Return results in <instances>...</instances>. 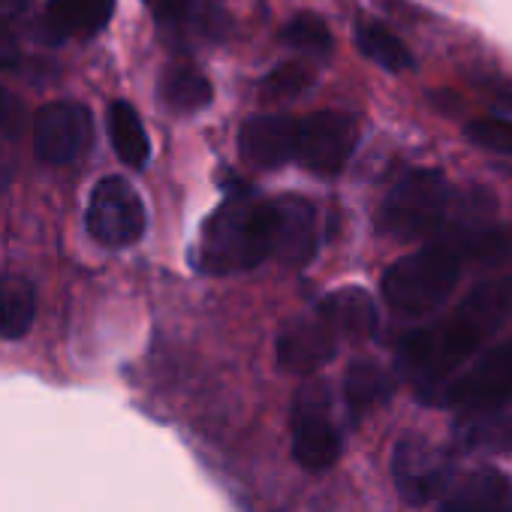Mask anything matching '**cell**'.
<instances>
[{
	"instance_id": "cell-30",
	"label": "cell",
	"mask_w": 512,
	"mask_h": 512,
	"mask_svg": "<svg viewBox=\"0 0 512 512\" xmlns=\"http://www.w3.org/2000/svg\"><path fill=\"white\" fill-rule=\"evenodd\" d=\"M148 4H151V7H157V4H160V0H148Z\"/></svg>"
},
{
	"instance_id": "cell-4",
	"label": "cell",
	"mask_w": 512,
	"mask_h": 512,
	"mask_svg": "<svg viewBox=\"0 0 512 512\" xmlns=\"http://www.w3.org/2000/svg\"><path fill=\"white\" fill-rule=\"evenodd\" d=\"M458 196L443 172L413 169L386 196L380 229L401 241H434L455 217Z\"/></svg>"
},
{
	"instance_id": "cell-6",
	"label": "cell",
	"mask_w": 512,
	"mask_h": 512,
	"mask_svg": "<svg viewBox=\"0 0 512 512\" xmlns=\"http://www.w3.org/2000/svg\"><path fill=\"white\" fill-rule=\"evenodd\" d=\"M452 470H455L452 455L419 434H404L392 449L395 488L413 506H422L431 497H437L449 485Z\"/></svg>"
},
{
	"instance_id": "cell-10",
	"label": "cell",
	"mask_w": 512,
	"mask_h": 512,
	"mask_svg": "<svg viewBox=\"0 0 512 512\" xmlns=\"http://www.w3.org/2000/svg\"><path fill=\"white\" fill-rule=\"evenodd\" d=\"M91 112L82 103L58 100L34 118V148L46 163H70L91 145Z\"/></svg>"
},
{
	"instance_id": "cell-5",
	"label": "cell",
	"mask_w": 512,
	"mask_h": 512,
	"mask_svg": "<svg viewBox=\"0 0 512 512\" xmlns=\"http://www.w3.org/2000/svg\"><path fill=\"white\" fill-rule=\"evenodd\" d=\"M293 455L311 473H323L341 458V431L329 413L323 383H308L293 401Z\"/></svg>"
},
{
	"instance_id": "cell-13",
	"label": "cell",
	"mask_w": 512,
	"mask_h": 512,
	"mask_svg": "<svg viewBox=\"0 0 512 512\" xmlns=\"http://www.w3.org/2000/svg\"><path fill=\"white\" fill-rule=\"evenodd\" d=\"M302 121L293 115H253L238 133L241 154L256 166H281L299 154Z\"/></svg>"
},
{
	"instance_id": "cell-2",
	"label": "cell",
	"mask_w": 512,
	"mask_h": 512,
	"mask_svg": "<svg viewBox=\"0 0 512 512\" xmlns=\"http://www.w3.org/2000/svg\"><path fill=\"white\" fill-rule=\"evenodd\" d=\"M266 256H272V202L229 193L205 220L193 263L208 275H229L260 266Z\"/></svg>"
},
{
	"instance_id": "cell-28",
	"label": "cell",
	"mask_w": 512,
	"mask_h": 512,
	"mask_svg": "<svg viewBox=\"0 0 512 512\" xmlns=\"http://www.w3.org/2000/svg\"><path fill=\"white\" fill-rule=\"evenodd\" d=\"M31 0H0V19H10V16H19L28 10Z\"/></svg>"
},
{
	"instance_id": "cell-15",
	"label": "cell",
	"mask_w": 512,
	"mask_h": 512,
	"mask_svg": "<svg viewBox=\"0 0 512 512\" xmlns=\"http://www.w3.org/2000/svg\"><path fill=\"white\" fill-rule=\"evenodd\" d=\"M455 440L467 452H509L512 449V398L476 410H461Z\"/></svg>"
},
{
	"instance_id": "cell-11",
	"label": "cell",
	"mask_w": 512,
	"mask_h": 512,
	"mask_svg": "<svg viewBox=\"0 0 512 512\" xmlns=\"http://www.w3.org/2000/svg\"><path fill=\"white\" fill-rule=\"evenodd\" d=\"M317 253V211L302 196L272 199V256L284 266L302 269Z\"/></svg>"
},
{
	"instance_id": "cell-3",
	"label": "cell",
	"mask_w": 512,
	"mask_h": 512,
	"mask_svg": "<svg viewBox=\"0 0 512 512\" xmlns=\"http://www.w3.org/2000/svg\"><path fill=\"white\" fill-rule=\"evenodd\" d=\"M464 256L449 241H428L422 250L401 256L383 275V299L398 317H428L458 284Z\"/></svg>"
},
{
	"instance_id": "cell-1",
	"label": "cell",
	"mask_w": 512,
	"mask_h": 512,
	"mask_svg": "<svg viewBox=\"0 0 512 512\" xmlns=\"http://www.w3.org/2000/svg\"><path fill=\"white\" fill-rule=\"evenodd\" d=\"M512 314V278L479 284L443 323L404 338L398 365L422 398L437 401L458 368Z\"/></svg>"
},
{
	"instance_id": "cell-18",
	"label": "cell",
	"mask_w": 512,
	"mask_h": 512,
	"mask_svg": "<svg viewBox=\"0 0 512 512\" xmlns=\"http://www.w3.org/2000/svg\"><path fill=\"white\" fill-rule=\"evenodd\" d=\"M320 311L332 320V326L338 329V335L365 341L374 335L377 329V308L371 302V296L359 287H347V290H335L332 296L323 299Z\"/></svg>"
},
{
	"instance_id": "cell-24",
	"label": "cell",
	"mask_w": 512,
	"mask_h": 512,
	"mask_svg": "<svg viewBox=\"0 0 512 512\" xmlns=\"http://www.w3.org/2000/svg\"><path fill=\"white\" fill-rule=\"evenodd\" d=\"M281 37H284L287 46H293V49H299V52H305V55H314V58H329V55H332V46H335V40H332L326 22H323L320 16H314V13L296 16V19L284 28Z\"/></svg>"
},
{
	"instance_id": "cell-12",
	"label": "cell",
	"mask_w": 512,
	"mask_h": 512,
	"mask_svg": "<svg viewBox=\"0 0 512 512\" xmlns=\"http://www.w3.org/2000/svg\"><path fill=\"white\" fill-rule=\"evenodd\" d=\"M335 350H338V329L323 311L293 320L278 338V362L290 374L320 371L335 356Z\"/></svg>"
},
{
	"instance_id": "cell-8",
	"label": "cell",
	"mask_w": 512,
	"mask_h": 512,
	"mask_svg": "<svg viewBox=\"0 0 512 512\" xmlns=\"http://www.w3.org/2000/svg\"><path fill=\"white\" fill-rule=\"evenodd\" d=\"M512 398V338L491 347L479 362L452 377L437 395L440 404L458 410H476Z\"/></svg>"
},
{
	"instance_id": "cell-22",
	"label": "cell",
	"mask_w": 512,
	"mask_h": 512,
	"mask_svg": "<svg viewBox=\"0 0 512 512\" xmlns=\"http://www.w3.org/2000/svg\"><path fill=\"white\" fill-rule=\"evenodd\" d=\"M356 43L365 58H371L374 64H380L389 73H404L413 67V55L407 52V46L374 19L356 22Z\"/></svg>"
},
{
	"instance_id": "cell-27",
	"label": "cell",
	"mask_w": 512,
	"mask_h": 512,
	"mask_svg": "<svg viewBox=\"0 0 512 512\" xmlns=\"http://www.w3.org/2000/svg\"><path fill=\"white\" fill-rule=\"evenodd\" d=\"M19 61V43L13 37V31L0 19V67H13Z\"/></svg>"
},
{
	"instance_id": "cell-17",
	"label": "cell",
	"mask_w": 512,
	"mask_h": 512,
	"mask_svg": "<svg viewBox=\"0 0 512 512\" xmlns=\"http://www.w3.org/2000/svg\"><path fill=\"white\" fill-rule=\"evenodd\" d=\"M115 13V0H49L46 25L58 40L94 37L100 34Z\"/></svg>"
},
{
	"instance_id": "cell-19",
	"label": "cell",
	"mask_w": 512,
	"mask_h": 512,
	"mask_svg": "<svg viewBox=\"0 0 512 512\" xmlns=\"http://www.w3.org/2000/svg\"><path fill=\"white\" fill-rule=\"evenodd\" d=\"M214 91L211 82L187 64H175L160 76V100L166 109L178 112V115H193L202 112L211 103Z\"/></svg>"
},
{
	"instance_id": "cell-26",
	"label": "cell",
	"mask_w": 512,
	"mask_h": 512,
	"mask_svg": "<svg viewBox=\"0 0 512 512\" xmlns=\"http://www.w3.org/2000/svg\"><path fill=\"white\" fill-rule=\"evenodd\" d=\"M467 139L494 154H512V121L503 118H476L467 124Z\"/></svg>"
},
{
	"instance_id": "cell-29",
	"label": "cell",
	"mask_w": 512,
	"mask_h": 512,
	"mask_svg": "<svg viewBox=\"0 0 512 512\" xmlns=\"http://www.w3.org/2000/svg\"><path fill=\"white\" fill-rule=\"evenodd\" d=\"M4 112H7V94H4V88H0V118H4Z\"/></svg>"
},
{
	"instance_id": "cell-23",
	"label": "cell",
	"mask_w": 512,
	"mask_h": 512,
	"mask_svg": "<svg viewBox=\"0 0 512 512\" xmlns=\"http://www.w3.org/2000/svg\"><path fill=\"white\" fill-rule=\"evenodd\" d=\"M392 392V380L389 374L371 362V359H359L347 368V377H344V398L350 404V410L356 416L368 413L371 407H377L386 395Z\"/></svg>"
},
{
	"instance_id": "cell-25",
	"label": "cell",
	"mask_w": 512,
	"mask_h": 512,
	"mask_svg": "<svg viewBox=\"0 0 512 512\" xmlns=\"http://www.w3.org/2000/svg\"><path fill=\"white\" fill-rule=\"evenodd\" d=\"M311 85H314V76H311L308 67H302V64H281V67H275V70L263 79L260 91H263V97H269V100H290V97L305 94Z\"/></svg>"
},
{
	"instance_id": "cell-21",
	"label": "cell",
	"mask_w": 512,
	"mask_h": 512,
	"mask_svg": "<svg viewBox=\"0 0 512 512\" xmlns=\"http://www.w3.org/2000/svg\"><path fill=\"white\" fill-rule=\"evenodd\" d=\"M109 139H112V148L121 157V163H127L133 169H142L148 163V157H151L148 133L142 127L136 109L124 100L109 106Z\"/></svg>"
},
{
	"instance_id": "cell-7",
	"label": "cell",
	"mask_w": 512,
	"mask_h": 512,
	"mask_svg": "<svg viewBox=\"0 0 512 512\" xmlns=\"http://www.w3.org/2000/svg\"><path fill=\"white\" fill-rule=\"evenodd\" d=\"M88 232L109 247L136 244L145 232V205L130 181L103 178L88 202Z\"/></svg>"
},
{
	"instance_id": "cell-9",
	"label": "cell",
	"mask_w": 512,
	"mask_h": 512,
	"mask_svg": "<svg viewBox=\"0 0 512 512\" xmlns=\"http://www.w3.org/2000/svg\"><path fill=\"white\" fill-rule=\"evenodd\" d=\"M356 121L344 112H314L302 121L299 133V160L314 175H338L356 148Z\"/></svg>"
},
{
	"instance_id": "cell-14",
	"label": "cell",
	"mask_w": 512,
	"mask_h": 512,
	"mask_svg": "<svg viewBox=\"0 0 512 512\" xmlns=\"http://www.w3.org/2000/svg\"><path fill=\"white\" fill-rule=\"evenodd\" d=\"M437 512H512V479L497 467H482L464 476Z\"/></svg>"
},
{
	"instance_id": "cell-16",
	"label": "cell",
	"mask_w": 512,
	"mask_h": 512,
	"mask_svg": "<svg viewBox=\"0 0 512 512\" xmlns=\"http://www.w3.org/2000/svg\"><path fill=\"white\" fill-rule=\"evenodd\" d=\"M157 25L169 43H187L193 37H217L223 10L214 7V0H160Z\"/></svg>"
},
{
	"instance_id": "cell-20",
	"label": "cell",
	"mask_w": 512,
	"mask_h": 512,
	"mask_svg": "<svg viewBox=\"0 0 512 512\" xmlns=\"http://www.w3.org/2000/svg\"><path fill=\"white\" fill-rule=\"evenodd\" d=\"M37 317V296L25 278L0 275V338L19 341L31 332Z\"/></svg>"
}]
</instances>
